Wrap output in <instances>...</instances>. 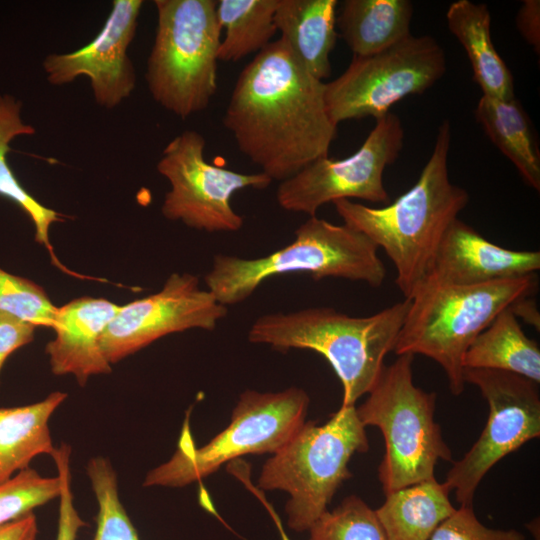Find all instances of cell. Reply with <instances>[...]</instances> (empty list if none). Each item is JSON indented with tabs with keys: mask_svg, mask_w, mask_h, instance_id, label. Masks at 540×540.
Returning a JSON list of instances; mask_svg holds the SVG:
<instances>
[{
	"mask_svg": "<svg viewBox=\"0 0 540 540\" xmlns=\"http://www.w3.org/2000/svg\"><path fill=\"white\" fill-rule=\"evenodd\" d=\"M409 304L404 299L364 317L331 307L266 314L251 325L248 339L278 351L295 348L321 354L342 384L341 406H353L372 388L386 355L394 350Z\"/></svg>",
	"mask_w": 540,
	"mask_h": 540,
	"instance_id": "obj_3",
	"label": "cell"
},
{
	"mask_svg": "<svg viewBox=\"0 0 540 540\" xmlns=\"http://www.w3.org/2000/svg\"><path fill=\"white\" fill-rule=\"evenodd\" d=\"M206 141L195 130H185L163 148L156 168L170 184L161 212L171 221L206 232H236L244 219L232 207L240 190H263L272 179L263 172L242 173L216 166L204 157Z\"/></svg>",
	"mask_w": 540,
	"mask_h": 540,
	"instance_id": "obj_11",
	"label": "cell"
},
{
	"mask_svg": "<svg viewBox=\"0 0 540 540\" xmlns=\"http://www.w3.org/2000/svg\"><path fill=\"white\" fill-rule=\"evenodd\" d=\"M142 0H114L101 30L81 48L50 53L43 59V71L53 86L87 77L95 102L113 109L127 99L136 86V72L128 55Z\"/></svg>",
	"mask_w": 540,
	"mask_h": 540,
	"instance_id": "obj_15",
	"label": "cell"
},
{
	"mask_svg": "<svg viewBox=\"0 0 540 540\" xmlns=\"http://www.w3.org/2000/svg\"><path fill=\"white\" fill-rule=\"evenodd\" d=\"M309 531V540H387L375 510L356 495L326 510Z\"/></svg>",
	"mask_w": 540,
	"mask_h": 540,
	"instance_id": "obj_28",
	"label": "cell"
},
{
	"mask_svg": "<svg viewBox=\"0 0 540 540\" xmlns=\"http://www.w3.org/2000/svg\"><path fill=\"white\" fill-rule=\"evenodd\" d=\"M157 26L145 80L153 100L181 119L217 91L221 27L213 0H155Z\"/></svg>",
	"mask_w": 540,
	"mask_h": 540,
	"instance_id": "obj_8",
	"label": "cell"
},
{
	"mask_svg": "<svg viewBox=\"0 0 540 540\" xmlns=\"http://www.w3.org/2000/svg\"><path fill=\"white\" fill-rule=\"evenodd\" d=\"M413 358L399 355L384 365L367 399L356 408L361 423L379 428L383 435L378 478L385 495L435 478L438 461H452L435 421L436 393L414 384Z\"/></svg>",
	"mask_w": 540,
	"mask_h": 540,
	"instance_id": "obj_6",
	"label": "cell"
},
{
	"mask_svg": "<svg viewBox=\"0 0 540 540\" xmlns=\"http://www.w3.org/2000/svg\"><path fill=\"white\" fill-rule=\"evenodd\" d=\"M22 101L8 93H0V196L17 205L32 221L35 240L44 245L54 265L62 271L79 276L67 270L56 257L50 242L51 225L63 221L62 215L45 206L31 195L20 183L7 160L11 142L20 136L36 133L35 128L22 117Z\"/></svg>",
	"mask_w": 540,
	"mask_h": 540,
	"instance_id": "obj_25",
	"label": "cell"
},
{
	"mask_svg": "<svg viewBox=\"0 0 540 540\" xmlns=\"http://www.w3.org/2000/svg\"><path fill=\"white\" fill-rule=\"evenodd\" d=\"M539 269V251L501 247L457 218L444 234L426 278L468 286L520 278Z\"/></svg>",
	"mask_w": 540,
	"mask_h": 540,
	"instance_id": "obj_16",
	"label": "cell"
},
{
	"mask_svg": "<svg viewBox=\"0 0 540 540\" xmlns=\"http://www.w3.org/2000/svg\"><path fill=\"white\" fill-rule=\"evenodd\" d=\"M401 119L389 112L376 120L359 149L343 159L320 157L281 181L276 199L281 208L316 216L320 207L340 199L389 203L384 171L403 148Z\"/></svg>",
	"mask_w": 540,
	"mask_h": 540,
	"instance_id": "obj_13",
	"label": "cell"
},
{
	"mask_svg": "<svg viewBox=\"0 0 540 540\" xmlns=\"http://www.w3.org/2000/svg\"><path fill=\"white\" fill-rule=\"evenodd\" d=\"M369 449L365 426L356 407L341 406L322 425L305 422L262 467L258 486L283 490L290 529L309 530L327 510L333 495L352 474L348 463Z\"/></svg>",
	"mask_w": 540,
	"mask_h": 540,
	"instance_id": "obj_7",
	"label": "cell"
},
{
	"mask_svg": "<svg viewBox=\"0 0 540 540\" xmlns=\"http://www.w3.org/2000/svg\"><path fill=\"white\" fill-rule=\"evenodd\" d=\"M86 471L98 504L93 540H139L120 501L117 475L109 460L93 457Z\"/></svg>",
	"mask_w": 540,
	"mask_h": 540,
	"instance_id": "obj_27",
	"label": "cell"
},
{
	"mask_svg": "<svg viewBox=\"0 0 540 540\" xmlns=\"http://www.w3.org/2000/svg\"><path fill=\"white\" fill-rule=\"evenodd\" d=\"M36 327L0 311V372L8 357L30 343Z\"/></svg>",
	"mask_w": 540,
	"mask_h": 540,
	"instance_id": "obj_33",
	"label": "cell"
},
{
	"mask_svg": "<svg viewBox=\"0 0 540 540\" xmlns=\"http://www.w3.org/2000/svg\"><path fill=\"white\" fill-rule=\"evenodd\" d=\"M278 3L279 0L216 1L217 20L225 31L218 61H240L271 43L277 32L274 17Z\"/></svg>",
	"mask_w": 540,
	"mask_h": 540,
	"instance_id": "obj_26",
	"label": "cell"
},
{
	"mask_svg": "<svg viewBox=\"0 0 540 540\" xmlns=\"http://www.w3.org/2000/svg\"><path fill=\"white\" fill-rule=\"evenodd\" d=\"M449 31L464 48L483 96L515 98L513 75L496 50L491 37V14L484 3L457 0L445 14Z\"/></svg>",
	"mask_w": 540,
	"mask_h": 540,
	"instance_id": "obj_19",
	"label": "cell"
},
{
	"mask_svg": "<svg viewBox=\"0 0 540 540\" xmlns=\"http://www.w3.org/2000/svg\"><path fill=\"white\" fill-rule=\"evenodd\" d=\"M226 315L227 307L200 286L197 276L173 273L157 293L119 306L101 336V350L113 364L168 334L212 331Z\"/></svg>",
	"mask_w": 540,
	"mask_h": 540,
	"instance_id": "obj_14",
	"label": "cell"
},
{
	"mask_svg": "<svg viewBox=\"0 0 540 540\" xmlns=\"http://www.w3.org/2000/svg\"><path fill=\"white\" fill-rule=\"evenodd\" d=\"M413 13L410 0H345L336 27L353 57H366L409 36Z\"/></svg>",
	"mask_w": 540,
	"mask_h": 540,
	"instance_id": "obj_20",
	"label": "cell"
},
{
	"mask_svg": "<svg viewBox=\"0 0 540 540\" xmlns=\"http://www.w3.org/2000/svg\"><path fill=\"white\" fill-rule=\"evenodd\" d=\"M223 125L238 150L279 182L327 156L338 126L326 109L325 82L313 77L280 38L240 72Z\"/></svg>",
	"mask_w": 540,
	"mask_h": 540,
	"instance_id": "obj_1",
	"label": "cell"
},
{
	"mask_svg": "<svg viewBox=\"0 0 540 540\" xmlns=\"http://www.w3.org/2000/svg\"><path fill=\"white\" fill-rule=\"evenodd\" d=\"M538 288L536 274L478 285H448L426 278L413 296L394 352L420 354L444 371L453 395L464 391L463 357L496 316Z\"/></svg>",
	"mask_w": 540,
	"mask_h": 540,
	"instance_id": "obj_4",
	"label": "cell"
},
{
	"mask_svg": "<svg viewBox=\"0 0 540 540\" xmlns=\"http://www.w3.org/2000/svg\"><path fill=\"white\" fill-rule=\"evenodd\" d=\"M429 540H525L515 529H493L482 524L473 506H460L442 521Z\"/></svg>",
	"mask_w": 540,
	"mask_h": 540,
	"instance_id": "obj_31",
	"label": "cell"
},
{
	"mask_svg": "<svg viewBox=\"0 0 540 540\" xmlns=\"http://www.w3.org/2000/svg\"><path fill=\"white\" fill-rule=\"evenodd\" d=\"M307 393L292 387L280 392L244 391L229 425L197 448L185 424L176 452L145 477L143 486L183 487L248 454L275 453L301 428Z\"/></svg>",
	"mask_w": 540,
	"mask_h": 540,
	"instance_id": "obj_9",
	"label": "cell"
},
{
	"mask_svg": "<svg viewBox=\"0 0 540 540\" xmlns=\"http://www.w3.org/2000/svg\"><path fill=\"white\" fill-rule=\"evenodd\" d=\"M337 0H279L275 26L298 62L316 79L331 75L336 45Z\"/></svg>",
	"mask_w": 540,
	"mask_h": 540,
	"instance_id": "obj_18",
	"label": "cell"
},
{
	"mask_svg": "<svg viewBox=\"0 0 540 540\" xmlns=\"http://www.w3.org/2000/svg\"><path fill=\"white\" fill-rule=\"evenodd\" d=\"M37 533V520L33 513L0 526V540H35Z\"/></svg>",
	"mask_w": 540,
	"mask_h": 540,
	"instance_id": "obj_35",
	"label": "cell"
},
{
	"mask_svg": "<svg viewBox=\"0 0 540 540\" xmlns=\"http://www.w3.org/2000/svg\"><path fill=\"white\" fill-rule=\"evenodd\" d=\"M294 240L264 257L245 259L217 254L205 275L207 289L224 305L247 299L266 279L302 272L315 280L342 278L379 287L386 278L378 247L363 233L317 216L309 217Z\"/></svg>",
	"mask_w": 540,
	"mask_h": 540,
	"instance_id": "obj_5",
	"label": "cell"
},
{
	"mask_svg": "<svg viewBox=\"0 0 540 540\" xmlns=\"http://www.w3.org/2000/svg\"><path fill=\"white\" fill-rule=\"evenodd\" d=\"M462 364L463 368L506 371L540 382V348L524 333L511 307L475 338Z\"/></svg>",
	"mask_w": 540,
	"mask_h": 540,
	"instance_id": "obj_24",
	"label": "cell"
},
{
	"mask_svg": "<svg viewBox=\"0 0 540 540\" xmlns=\"http://www.w3.org/2000/svg\"><path fill=\"white\" fill-rule=\"evenodd\" d=\"M260 500L264 503V505L266 506V508L269 511L270 515L272 516V518H273V520L275 522V525H276L277 529L279 530L281 540H290L288 535L286 534L285 530L283 529V526H282V523H281V520H280L279 516L275 513L273 508L268 504V502L264 498L260 497Z\"/></svg>",
	"mask_w": 540,
	"mask_h": 540,
	"instance_id": "obj_36",
	"label": "cell"
},
{
	"mask_svg": "<svg viewBox=\"0 0 540 540\" xmlns=\"http://www.w3.org/2000/svg\"><path fill=\"white\" fill-rule=\"evenodd\" d=\"M464 382L475 385L489 407L486 425L468 452L447 472L444 484L460 506H473L483 477L502 458L540 435L537 383L521 375L464 368Z\"/></svg>",
	"mask_w": 540,
	"mask_h": 540,
	"instance_id": "obj_12",
	"label": "cell"
},
{
	"mask_svg": "<svg viewBox=\"0 0 540 540\" xmlns=\"http://www.w3.org/2000/svg\"><path fill=\"white\" fill-rule=\"evenodd\" d=\"M446 69L445 51L433 36L410 34L379 53L353 57L339 77L325 83L328 115L336 125L377 120L405 97L431 88Z\"/></svg>",
	"mask_w": 540,
	"mask_h": 540,
	"instance_id": "obj_10",
	"label": "cell"
},
{
	"mask_svg": "<svg viewBox=\"0 0 540 540\" xmlns=\"http://www.w3.org/2000/svg\"><path fill=\"white\" fill-rule=\"evenodd\" d=\"M450 145L451 124L446 119L419 178L390 204L371 207L346 199L333 202L344 224L385 251L405 299L427 277L444 234L469 202L468 192L450 180Z\"/></svg>",
	"mask_w": 540,
	"mask_h": 540,
	"instance_id": "obj_2",
	"label": "cell"
},
{
	"mask_svg": "<svg viewBox=\"0 0 540 540\" xmlns=\"http://www.w3.org/2000/svg\"><path fill=\"white\" fill-rule=\"evenodd\" d=\"M0 311L36 328H52L57 307L41 286L0 268Z\"/></svg>",
	"mask_w": 540,
	"mask_h": 540,
	"instance_id": "obj_30",
	"label": "cell"
},
{
	"mask_svg": "<svg viewBox=\"0 0 540 540\" xmlns=\"http://www.w3.org/2000/svg\"><path fill=\"white\" fill-rule=\"evenodd\" d=\"M528 530L533 535L534 540H540V525L539 519L535 518L527 524Z\"/></svg>",
	"mask_w": 540,
	"mask_h": 540,
	"instance_id": "obj_37",
	"label": "cell"
},
{
	"mask_svg": "<svg viewBox=\"0 0 540 540\" xmlns=\"http://www.w3.org/2000/svg\"><path fill=\"white\" fill-rule=\"evenodd\" d=\"M66 398L56 391L33 404L0 407V483L28 468L36 456H51L49 420Z\"/></svg>",
	"mask_w": 540,
	"mask_h": 540,
	"instance_id": "obj_21",
	"label": "cell"
},
{
	"mask_svg": "<svg viewBox=\"0 0 540 540\" xmlns=\"http://www.w3.org/2000/svg\"><path fill=\"white\" fill-rule=\"evenodd\" d=\"M516 27L534 51L540 52V1L524 0L516 15Z\"/></svg>",
	"mask_w": 540,
	"mask_h": 540,
	"instance_id": "obj_34",
	"label": "cell"
},
{
	"mask_svg": "<svg viewBox=\"0 0 540 540\" xmlns=\"http://www.w3.org/2000/svg\"><path fill=\"white\" fill-rule=\"evenodd\" d=\"M450 490L436 478L423 481L388 495L375 510L387 540H429L438 525L455 508Z\"/></svg>",
	"mask_w": 540,
	"mask_h": 540,
	"instance_id": "obj_22",
	"label": "cell"
},
{
	"mask_svg": "<svg viewBox=\"0 0 540 540\" xmlns=\"http://www.w3.org/2000/svg\"><path fill=\"white\" fill-rule=\"evenodd\" d=\"M53 458L60 481V504L56 540H77L79 530L86 526L73 503L71 490V447L62 443L55 448Z\"/></svg>",
	"mask_w": 540,
	"mask_h": 540,
	"instance_id": "obj_32",
	"label": "cell"
},
{
	"mask_svg": "<svg viewBox=\"0 0 540 540\" xmlns=\"http://www.w3.org/2000/svg\"><path fill=\"white\" fill-rule=\"evenodd\" d=\"M60 481L28 467L0 483V526L16 521L59 497Z\"/></svg>",
	"mask_w": 540,
	"mask_h": 540,
	"instance_id": "obj_29",
	"label": "cell"
},
{
	"mask_svg": "<svg viewBox=\"0 0 540 540\" xmlns=\"http://www.w3.org/2000/svg\"><path fill=\"white\" fill-rule=\"evenodd\" d=\"M118 308L107 299L93 297L57 307L52 326L55 338L45 349L53 374L73 375L84 386L91 376L111 372L100 339Z\"/></svg>",
	"mask_w": 540,
	"mask_h": 540,
	"instance_id": "obj_17",
	"label": "cell"
},
{
	"mask_svg": "<svg viewBox=\"0 0 540 540\" xmlns=\"http://www.w3.org/2000/svg\"><path fill=\"white\" fill-rule=\"evenodd\" d=\"M475 116L491 142L514 164L523 181L540 191V151L521 103L481 96Z\"/></svg>",
	"mask_w": 540,
	"mask_h": 540,
	"instance_id": "obj_23",
	"label": "cell"
}]
</instances>
